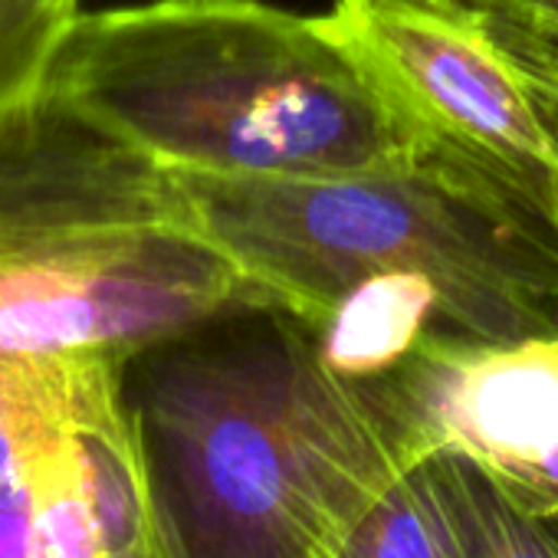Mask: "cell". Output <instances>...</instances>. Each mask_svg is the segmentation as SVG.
Masks as SVG:
<instances>
[{"instance_id":"6da1fadb","label":"cell","mask_w":558,"mask_h":558,"mask_svg":"<svg viewBox=\"0 0 558 558\" xmlns=\"http://www.w3.org/2000/svg\"><path fill=\"white\" fill-rule=\"evenodd\" d=\"M119 388L165 558H332L417 463L381 388L279 306L145 345Z\"/></svg>"},{"instance_id":"7a4b0ae2","label":"cell","mask_w":558,"mask_h":558,"mask_svg":"<svg viewBox=\"0 0 558 558\" xmlns=\"http://www.w3.org/2000/svg\"><path fill=\"white\" fill-rule=\"evenodd\" d=\"M44 89L191 174H359L424 161L319 14L269 0L86 11Z\"/></svg>"},{"instance_id":"3957f363","label":"cell","mask_w":558,"mask_h":558,"mask_svg":"<svg viewBox=\"0 0 558 558\" xmlns=\"http://www.w3.org/2000/svg\"><path fill=\"white\" fill-rule=\"evenodd\" d=\"M272 306L181 174L40 89L0 112V355H129Z\"/></svg>"},{"instance_id":"277c9868","label":"cell","mask_w":558,"mask_h":558,"mask_svg":"<svg viewBox=\"0 0 558 558\" xmlns=\"http://www.w3.org/2000/svg\"><path fill=\"white\" fill-rule=\"evenodd\" d=\"M178 174L220 250L310 326L365 279L424 276L453 336L506 342L558 329V233L450 168Z\"/></svg>"},{"instance_id":"5b68a950","label":"cell","mask_w":558,"mask_h":558,"mask_svg":"<svg viewBox=\"0 0 558 558\" xmlns=\"http://www.w3.org/2000/svg\"><path fill=\"white\" fill-rule=\"evenodd\" d=\"M326 34L365 70L424 161L558 233V112L466 0H332Z\"/></svg>"},{"instance_id":"8992f818","label":"cell","mask_w":558,"mask_h":558,"mask_svg":"<svg viewBox=\"0 0 558 558\" xmlns=\"http://www.w3.org/2000/svg\"><path fill=\"white\" fill-rule=\"evenodd\" d=\"M375 385L414 460H466L519 509L558 525V329L506 342L434 336Z\"/></svg>"},{"instance_id":"52a82bcc","label":"cell","mask_w":558,"mask_h":558,"mask_svg":"<svg viewBox=\"0 0 558 558\" xmlns=\"http://www.w3.org/2000/svg\"><path fill=\"white\" fill-rule=\"evenodd\" d=\"M119 368L106 355H0V486L119 401Z\"/></svg>"},{"instance_id":"ba28073f","label":"cell","mask_w":558,"mask_h":558,"mask_svg":"<svg viewBox=\"0 0 558 558\" xmlns=\"http://www.w3.org/2000/svg\"><path fill=\"white\" fill-rule=\"evenodd\" d=\"M310 332L323 362L349 381H381L427 339L453 336L444 296L424 276L365 279L342 293Z\"/></svg>"},{"instance_id":"9c48e42d","label":"cell","mask_w":558,"mask_h":558,"mask_svg":"<svg viewBox=\"0 0 558 558\" xmlns=\"http://www.w3.org/2000/svg\"><path fill=\"white\" fill-rule=\"evenodd\" d=\"M332 558H466L440 460L411 463L368 506Z\"/></svg>"},{"instance_id":"30bf717a","label":"cell","mask_w":558,"mask_h":558,"mask_svg":"<svg viewBox=\"0 0 558 558\" xmlns=\"http://www.w3.org/2000/svg\"><path fill=\"white\" fill-rule=\"evenodd\" d=\"M444 466L466 558H558V525L519 509L473 463L434 453Z\"/></svg>"},{"instance_id":"8fae6325","label":"cell","mask_w":558,"mask_h":558,"mask_svg":"<svg viewBox=\"0 0 558 558\" xmlns=\"http://www.w3.org/2000/svg\"><path fill=\"white\" fill-rule=\"evenodd\" d=\"M86 0H0V112L37 96Z\"/></svg>"},{"instance_id":"7c38bea8","label":"cell","mask_w":558,"mask_h":558,"mask_svg":"<svg viewBox=\"0 0 558 558\" xmlns=\"http://www.w3.org/2000/svg\"><path fill=\"white\" fill-rule=\"evenodd\" d=\"M522 4H529V8H535V11H542L545 17H551V21H558V11H555V8H542V4H532V0H522Z\"/></svg>"},{"instance_id":"4fadbf2b","label":"cell","mask_w":558,"mask_h":558,"mask_svg":"<svg viewBox=\"0 0 558 558\" xmlns=\"http://www.w3.org/2000/svg\"><path fill=\"white\" fill-rule=\"evenodd\" d=\"M532 4H542V8H555L558 11V0H532Z\"/></svg>"}]
</instances>
